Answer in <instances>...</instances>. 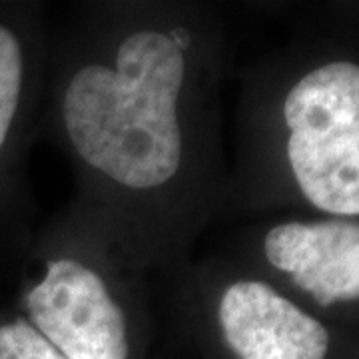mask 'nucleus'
Listing matches in <instances>:
<instances>
[{
	"label": "nucleus",
	"mask_w": 359,
	"mask_h": 359,
	"mask_svg": "<svg viewBox=\"0 0 359 359\" xmlns=\"http://www.w3.org/2000/svg\"><path fill=\"white\" fill-rule=\"evenodd\" d=\"M184 48L172 34L138 30L116 65H86L65 90L62 118L76 154L128 190H154L178 174Z\"/></svg>",
	"instance_id": "nucleus-1"
},
{
	"label": "nucleus",
	"mask_w": 359,
	"mask_h": 359,
	"mask_svg": "<svg viewBox=\"0 0 359 359\" xmlns=\"http://www.w3.org/2000/svg\"><path fill=\"white\" fill-rule=\"evenodd\" d=\"M287 158L302 194L321 212L359 216V66L308 72L283 104Z\"/></svg>",
	"instance_id": "nucleus-2"
},
{
	"label": "nucleus",
	"mask_w": 359,
	"mask_h": 359,
	"mask_svg": "<svg viewBox=\"0 0 359 359\" xmlns=\"http://www.w3.org/2000/svg\"><path fill=\"white\" fill-rule=\"evenodd\" d=\"M30 323L66 359H128V321L100 273L54 259L26 295Z\"/></svg>",
	"instance_id": "nucleus-3"
},
{
	"label": "nucleus",
	"mask_w": 359,
	"mask_h": 359,
	"mask_svg": "<svg viewBox=\"0 0 359 359\" xmlns=\"http://www.w3.org/2000/svg\"><path fill=\"white\" fill-rule=\"evenodd\" d=\"M218 321L238 359H325L330 349L323 323L257 280L226 287Z\"/></svg>",
	"instance_id": "nucleus-4"
},
{
	"label": "nucleus",
	"mask_w": 359,
	"mask_h": 359,
	"mask_svg": "<svg viewBox=\"0 0 359 359\" xmlns=\"http://www.w3.org/2000/svg\"><path fill=\"white\" fill-rule=\"evenodd\" d=\"M264 254L320 306L359 299V222H287L271 228Z\"/></svg>",
	"instance_id": "nucleus-5"
},
{
	"label": "nucleus",
	"mask_w": 359,
	"mask_h": 359,
	"mask_svg": "<svg viewBox=\"0 0 359 359\" xmlns=\"http://www.w3.org/2000/svg\"><path fill=\"white\" fill-rule=\"evenodd\" d=\"M22 88V48L13 32L0 26V150L13 126Z\"/></svg>",
	"instance_id": "nucleus-6"
},
{
	"label": "nucleus",
	"mask_w": 359,
	"mask_h": 359,
	"mask_svg": "<svg viewBox=\"0 0 359 359\" xmlns=\"http://www.w3.org/2000/svg\"><path fill=\"white\" fill-rule=\"evenodd\" d=\"M0 359H66L26 320L0 325Z\"/></svg>",
	"instance_id": "nucleus-7"
}]
</instances>
